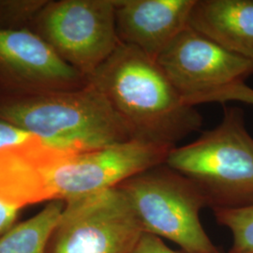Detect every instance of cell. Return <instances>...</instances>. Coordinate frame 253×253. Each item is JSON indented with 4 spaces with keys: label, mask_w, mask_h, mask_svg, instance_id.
<instances>
[{
    "label": "cell",
    "mask_w": 253,
    "mask_h": 253,
    "mask_svg": "<svg viewBox=\"0 0 253 253\" xmlns=\"http://www.w3.org/2000/svg\"><path fill=\"white\" fill-rule=\"evenodd\" d=\"M157 62L183 100L245 82L253 74V60L227 51L190 26Z\"/></svg>",
    "instance_id": "7"
},
{
    "label": "cell",
    "mask_w": 253,
    "mask_h": 253,
    "mask_svg": "<svg viewBox=\"0 0 253 253\" xmlns=\"http://www.w3.org/2000/svg\"><path fill=\"white\" fill-rule=\"evenodd\" d=\"M196 0H116V20L121 43L157 60L189 27Z\"/></svg>",
    "instance_id": "9"
},
{
    "label": "cell",
    "mask_w": 253,
    "mask_h": 253,
    "mask_svg": "<svg viewBox=\"0 0 253 253\" xmlns=\"http://www.w3.org/2000/svg\"><path fill=\"white\" fill-rule=\"evenodd\" d=\"M184 101L186 104L193 107L202 103H226L228 101H239L253 106V88L249 86L245 82H239L184 99Z\"/></svg>",
    "instance_id": "14"
},
{
    "label": "cell",
    "mask_w": 253,
    "mask_h": 253,
    "mask_svg": "<svg viewBox=\"0 0 253 253\" xmlns=\"http://www.w3.org/2000/svg\"><path fill=\"white\" fill-rule=\"evenodd\" d=\"M144 234L117 186L65 202L46 253H130Z\"/></svg>",
    "instance_id": "6"
},
{
    "label": "cell",
    "mask_w": 253,
    "mask_h": 253,
    "mask_svg": "<svg viewBox=\"0 0 253 253\" xmlns=\"http://www.w3.org/2000/svg\"><path fill=\"white\" fill-rule=\"evenodd\" d=\"M217 222L232 235L229 253H253V205L213 209Z\"/></svg>",
    "instance_id": "12"
},
{
    "label": "cell",
    "mask_w": 253,
    "mask_h": 253,
    "mask_svg": "<svg viewBox=\"0 0 253 253\" xmlns=\"http://www.w3.org/2000/svg\"><path fill=\"white\" fill-rule=\"evenodd\" d=\"M116 0L47 1L29 29L88 79L118 46Z\"/></svg>",
    "instance_id": "5"
},
{
    "label": "cell",
    "mask_w": 253,
    "mask_h": 253,
    "mask_svg": "<svg viewBox=\"0 0 253 253\" xmlns=\"http://www.w3.org/2000/svg\"><path fill=\"white\" fill-rule=\"evenodd\" d=\"M189 26L227 51L253 60V0H196Z\"/></svg>",
    "instance_id": "10"
},
{
    "label": "cell",
    "mask_w": 253,
    "mask_h": 253,
    "mask_svg": "<svg viewBox=\"0 0 253 253\" xmlns=\"http://www.w3.org/2000/svg\"><path fill=\"white\" fill-rule=\"evenodd\" d=\"M35 136L0 119V150L24 144Z\"/></svg>",
    "instance_id": "15"
},
{
    "label": "cell",
    "mask_w": 253,
    "mask_h": 253,
    "mask_svg": "<svg viewBox=\"0 0 253 253\" xmlns=\"http://www.w3.org/2000/svg\"><path fill=\"white\" fill-rule=\"evenodd\" d=\"M47 0H0V29H29Z\"/></svg>",
    "instance_id": "13"
},
{
    "label": "cell",
    "mask_w": 253,
    "mask_h": 253,
    "mask_svg": "<svg viewBox=\"0 0 253 253\" xmlns=\"http://www.w3.org/2000/svg\"><path fill=\"white\" fill-rule=\"evenodd\" d=\"M118 187L145 234L178 245L184 253H221L201 222L207 199L191 181L165 163L137 173Z\"/></svg>",
    "instance_id": "4"
},
{
    "label": "cell",
    "mask_w": 253,
    "mask_h": 253,
    "mask_svg": "<svg viewBox=\"0 0 253 253\" xmlns=\"http://www.w3.org/2000/svg\"><path fill=\"white\" fill-rule=\"evenodd\" d=\"M130 253H184L176 252L156 235L144 234Z\"/></svg>",
    "instance_id": "16"
},
{
    "label": "cell",
    "mask_w": 253,
    "mask_h": 253,
    "mask_svg": "<svg viewBox=\"0 0 253 253\" xmlns=\"http://www.w3.org/2000/svg\"><path fill=\"white\" fill-rule=\"evenodd\" d=\"M0 119L70 153L134 140L123 118L90 83L72 90L0 96Z\"/></svg>",
    "instance_id": "2"
},
{
    "label": "cell",
    "mask_w": 253,
    "mask_h": 253,
    "mask_svg": "<svg viewBox=\"0 0 253 253\" xmlns=\"http://www.w3.org/2000/svg\"><path fill=\"white\" fill-rule=\"evenodd\" d=\"M21 209L10 207L0 202V236L14 226Z\"/></svg>",
    "instance_id": "17"
},
{
    "label": "cell",
    "mask_w": 253,
    "mask_h": 253,
    "mask_svg": "<svg viewBox=\"0 0 253 253\" xmlns=\"http://www.w3.org/2000/svg\"><path fill=\"white\" fill-rule=\"evenodd\" d=\"M64 207V201L49 202L36 215L10 228L0 236V253H46Z\"/></svg>",
    "instance_id": "11"
},
{
    "label": "cell",
    "mask_w": 253,
    "mask_h": 253,
    "mask_svg": "<svg viewBox=\"0 0 253 253\" xmlns=\"http://www.w3.org/2000/svg\"><path fill=\"white\" fill-rule=\"evenodd\" d=\"M87 81L123 118L135 140L172 149L203 125L199 112L185 103L157 60L132 46L120 43Z\"/></svg>",
    "instance_id": "1"
},
{
    "label": "cell",
    "mask_w": 253,
    "mask_h": 253,
    "mask_svg": "<svg viewBox=\"0 0 253 253\" xmlns=\"http://www.w3.org/2000/svg\"><path fill=\"white\" fill-rule=\"evenodd\" d=\"M165 164L191 181L212 209L253 205V138L238 107L224 106L216 127L172 148Z\"/></svg>",
    "instance_id": "3"
},
{
    "label": "cell",
    "mask_w": 253,
    "mask_h": 253,
    "mask_svg": "<svg viewBox=\"0 0 253 253\" xmlns=\"http://www.w3.org/2000/svg\"><path fill=\"white\" fill-rule=\"evenodd\" d=\"M87 84L30 29H0V96L72 90Z\"/></svg>",
    "instance_id": "8"
}]
</instances>
